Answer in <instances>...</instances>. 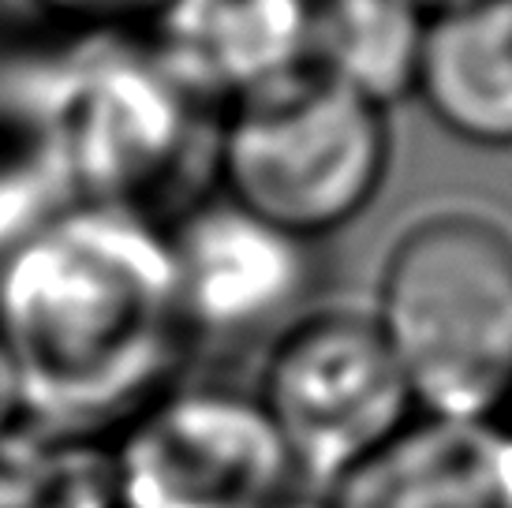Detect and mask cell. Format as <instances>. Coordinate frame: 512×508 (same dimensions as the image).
Here are the masks:
<instances>
[{
	"label": "cell",
	"mask_w": 512,
	"mask_h": 508,
	"mask_svg": "<svg viewBox=\"0 0 512 508\" xmlns=\"http://www.w3.org/2000/svg\"><path fill=\"white\" fill-rule=\"evenodd\" d=\"M191 344L157 210L68 202L0 251V352L34 423L113 434Z\"/></svg>",
	"instance_id": "cell-1"
},
{
	"label": "cell",
	"mask_w": 512,
	"mask_h": 508,
	"mask_svg": "<svg viewBox=\"0 0 512 508\" xmlns=\"http://www.w3.org/2000/svg\"><path fill=\"white\" fill-rule=\"evenodd\" d=\"M206 109L143 30H53L0 60V135L60 202L143 206L180 184Z\"/></svg>",
	"instance_id": "cell-2"
},
{
	"label": "cell",
	"mask_w": 512,
	"mask_h": 508,
	"mask_svg": "<svg viewBox=\"0 0 512 508\" xmlns=\"http://www.w3.org/2000/svg\"><path fill=\"white\" fill-rule=\"evenodd\" d=\"M415 411L498 419L512 393V225L471 202L412 213L389 240L374 299Z\"/></svg>",
	"instance_id": "cell-3"
},
{
	"label": "cell",
	"mask_w": 512,
	"mask_h": 508,
	"mask_svg": "<svg viewBox=\"0 0 512 508\" xmlns=\"http://www.w3.org/2000/svg\"><path fill=\"white\" fill-rule=\"evenodd\" d=\"M389 169V109L311 68L214 113V191L307 247L356 225Z\"/></svg>",
	"instance_id": "cell-4"
},
{
	"label": "cell",
	"mask_w": 512,
	"mask_h": 508,
	"mask_svg": "<svg viewBox=\"0 0 512 508\" xmlns=\"http://www.w3.org/2000/svg\"><path fill=\"white\" fill-rule=\"evenodd\" d=\"M251 393L311 494L415 415L408 381L363 303H318L288 314Z\"/></svg>",
	"instance_id": "cell-5"
},
{
	"label": "cell",
	"mask_w": 512,
	"mask_h": 508,
	"mask_svg": "<svg viewBox=\"0 0 512 508\" xmlns=\"http://www.w3.org/2000/svg\"><path fill=\"white\" fill-rule=\"evenodd\" d=\"M116 508H281L307 490L251 389L176 381L113 430Z\"/></svg>",
	"instance_id": "cell-6"
},
{
	"label": "cell",
	"mask_w": 512,
	"mask_h": 508,
	"mask_svg": "<svg viewBox=\"0 0 512 508\" xmlns=\"http://www.w3.org/2000/svg\"><path fill=\"white\" fill-rule=\"evenodd\" d=\"M187 325L199 337H243L285 318L307 292L311 247L266 225L221 191L165 217Z\"/></svg>",
	"instance_id": "cell-7"
},
{
	"label": "cell",
	"mask_w": 512,
	"mask_h": 508,
	"mask_svg": "<svg viewBox=\"0 0 512 508\" xmlns=\"http://www.w3.org/2000/svg\"><path fill=\"white\" fill-rule=\"evenodd\" d=\"M311 0H161L143 38L206 113L307 68Z\"/></svg>",
	"instance_id": "cell-8"
},
{
	"label": "cell",
	"mask_w": 512,
	"mask_h": 508,
	"mask_svg": "<svg viewBox=\"0 0 512 508\" xmlns=\"http://www.w3.org/2000/svg\"><path fill=\"white\" fill-rule=\"evenodd\" d=\"M318 508H512V434L498 419L415 411L318 490Z\"/></svg>",
	"instance_id": "cell-9"
},
{
	"label": "cell",
	"mask_w": 512,
	"mask_h": 508,
	"mask_svg": "<svg viewBox=\"0 0 512 508\" xmlns=\"http://www.w3.org/2000/svg\"><path fill=\"white\" fill-rule=\"evenodd\" d=\"M415 98L445 135L512 150V0H453L430 12Z\"/></svg>",
	"instance_id": "cell-10"
},
{
	"label": "cell",
	"mask_w": 512,
	"mask_h": 508,
	"mask_svg": "<svg viewBox=\"0 0 512 508\" xmlns=\"http://www.w3.org/2000/svg\"><path fill=\"white\" fill-rule=\"evenodd\" d=\"M427 23L419 0H311L307 68L393 109L415 98Z\"/></svg>",
	"instance_id": "cell-11"
},
{
	"label": "cell",
	"mask_w": 512,
	"mask_h": 508,
	"mask_svg": "<svg viewBox=\"0 0 512 508\" xmlns=\"http://www.w3.org/2000/svg\"><path fill=\"white\" fill-rule=\"evenodd\" d=\"M0 508H116L113 434L23 415L0 438Z\"/></svg>",
	"instance_id": "cell-12"
},
{
	"label": "cell",
	"mask_w": 512,
	"mask_h": 508,
	"mask_svg": "<svg viewBox=\"0 0 512 508\" xmlns=\"http://www.w3.org/2000/svg\"><path fill=\"white\" fill-rule=\"evenodd\" d=\"M53 30H143L161 0H27Z\"/></svg>",
	"instance_id": "cell-13"
},
{
	"label": "cell",
	"mask_w": 512,
	"mask_h": 508,
	"mask_svg": "<svg viewBox=\"0 0 512 508\" xmlns=\"http://www.w3.org/2000/svg\"><path fill=\"white\" fill-rule=\"evenodd\" d=\"M19 419H23L19 389H15V378H12V370H8V359L0 352V438H4Z\"/></svg>",
	"instance_id": "cell-14"
},
{
	"label": "cell",
	"mask_w": 512,
	"mask_h": 508,
	"mask_svg": "<svg viewBox=\"0 0 512 508\" xmlns=\"http://www.w3.org/2000/svg\"><path fill=\"white\" fill-rule=\"evenodd\" d=\"M281 508H318V494H311V490H299L292 501H285Z\"/></svg>",
	"instance_id": "cell-15"
},
{
	"label": "cell",
	"mask_w": 512,
	"mask_h": 508,
	"mask_svg": "<svg viewBox=\"0 0 512 508\" xmlns=\"http://www.w3.org/2000/svg\"><path fill=\"white\" fill-rule=\"evenodd\" d=\"M498 423L505 426V430H509V434H512V393H509V400H505V408H501Z\"/></svg>",
	"instance_id": "cell-16"
},
{
	"label": "cell",
	"mask_w": 512,
	"mask_h": 508,
	"mask_svg": "<svg viewBox=\"0 0 512 508\" xmlns=\"http://www.w3.org/2000/svg\"><path fill=\"white\" fill-rule=\"evenodd\" d=\"M419 4H423V8H430V12H434V8H445V4H453V0H419Z\"/></svg>",
	"instance_id": "cell-17"
}]
</instances>
